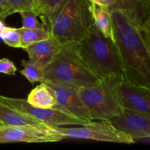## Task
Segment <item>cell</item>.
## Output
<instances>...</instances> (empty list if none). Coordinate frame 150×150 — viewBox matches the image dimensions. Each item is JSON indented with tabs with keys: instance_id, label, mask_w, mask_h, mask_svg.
I'll use <instances>...</instances> for the list:
<instances>
[{
	"instance_id": "6da1fadb",
	"label": "cell",
	"mask_w": 150,
	"mask_h": 150,
	"mask_svg": "<svg viewBox=\"0 0 150 150\" xmlns=\"http://www.w3.org/2000/svg\"><path fill=\"white\" fill-rule=\"evenodd\" d=\"M114 40L121 57L125 78L150 87V35L136 27L120 9H110Z\"/></svg>"
},
{
	"instance_id": "7a4b0ae2",
	"label": "cell",
	"mask_w": 150,
	"mask_h": 150,
	"mask_svg": "<svg viewBox=\"0 0 150 150\" xmlns=\"http://www.w3.org/2000/svg\"><path fill=\"white\" fill-rule=\"evenodd\" d=\"M79 53V42L63 44L43 69V82L76 88L93 86L100 81Z\"/></svg>"
},
{
	"instance_id": "3957f363",
	"label": "cell",
	"mask_w": 150,
	"mask_h": 150,
	"mask_svg": "<svg viewBox=\"0 0 150 150\" xmlns=\"http://www.w3.org/2000/svg\"><path fill=\"white\" fill-rule=\"evenodd\" d=\"M79 45L83 59L100 79L125 78L122 62L114 40L105 37L95 24Z\"/></svg>"
},
{
	"instance_id": "277c9868",
	"label": "cell",
	"mask_w": 150,
	"mask_h": 150,
	"mask_svg": "<svg viewBox=\"0 0 150 150\" xmlns=\"http://www.w3.org/2000/svg\"><path fill=\"white\" fill-rule=\"evenodd\" d=\"M89 0H68L51 20H42L44 26L63 45L79 42L94 24Z\"/></svg>"
},
{
	"instance_id": "5b68a950",
	"label": "cell",
	"mask_w": 150,
	"mask_h": 150,
	"mask_svg": "<svg viewBox=\"0 0 150 150\" xmlns=\"http://www.w3.org/2000/svg\"><path fill=\"white\" fill-rule=\"evenodd\" d=\"M123 79L105 78L96 84L79 89V93L92 120H109L123 111L114 85Z\"/></svg>"
},
{
	"instance_id": "8992f818",
	"label": "cell",
	"mask_w": 150,
	"mask_h": 150,
	"mask_svg": "<svg viewBox=\"0 0 150 150\" xmlns=\"http://www.w3.org/2000/svg\"><path fill=\"white\" fill-rule=\"evenodd\" d=\"M78 127L52 126L65 138L114 142L131 144L135 142L129 136L117 130L108 120H97Z\"/></svg>"
},
{
	"instance_id": "52a82bcc",
	"label": "cell",
	"mask_w": 150,
	"mask_h": 150,
	"mask_svg": "<svg viewBox=\"0 0 150 150\" xmlns=\"http://www.w3.org/2000/svg\"><path fill=\"white\" fill-rule=\"evenodd\" d=\"M64 139V136L52 126L46 124L0 127V144L13 142L46 143L59 142Z\"/></svg>"
},
{
	"instance_id": "ba28073f",
	"label": "cell",
	"mask_w": 150,
	"mask_h": 150,
	"mask_svg": "<svg viewBox=\"0 0 150 150\" xmlns=\"http://www.w3.org/2000/svg\"><path fill=\"white\" fill-rule=\"evenodd\" d=\"M0 101L48 125H81L88 123L55 108H42L35 107L29 104L26 101V99L9 98L0 95Z\"/></svg>"
},
{
	"instance_id": "9c48e42d",
	"label": "cell",
	"mask_w": 150,
	"mask_h": 150,
	"mask_svg": "<svg viewBox=\"0 0 150 150\" xmlns=\"http://www.w3.org/2000/svg\"><path fill=\"white\" fill-rule=\"evenodd\" d=\"M114 87L123 109L150 117V87L136 84L125 78L117 81Z\"/></svg>"
},
{
	"instance_id": "30bf717a",
	"label": "cell",
	"mask_w": 150,
	"mask_h": 150,
	"mask_svg": "<svg viewBox=\"0 0 150 150\" xmlns=\"http://www.w3.org/2000/svg\"><path fill=\"white\" fill-rule=\"evenodd\" d=\"M53 90L56 104L53 108L59 110L86 122L92 121L87 108L79 93V88L45 82Z\"/></svg>"
},
{
	"instance_id": "8fae6325",
	"label": "cell",
	"mask_w": 150,
	"mask_h": 150,
	"mask_svg": "<svg viewBox=\"0 0 150 150\" xmlns=\"http://www.w3.org/2000/svg\"><path fill=\"white\" fill-rule=\"evenodd\" d=\"M108 121L117 130L134 141L150 137V117L144 114L123 109L121 114L114 116Z\"/></svg>"
},
{
	"instance_id": "7c38bea8",
	"label": "cell",
	"mask_w": 150,
	"mask_h": 150,
	"mask_svg": "<svg viewBox=\"0 0 150 150\" xmlns=\"http://www.w3.org/2000/svg\"><path fill=\"white\" fill-rule=\"evenodd\" d=\"M109 8L122 10L136 27L150 35V0H117Z\"/></svg>"
},
{
	"instance_id": "4fadbf2b",
	"label": "cell",
	"mask_w": 150,
	"mask_h": 150,
	"mask_svg": "<svg viewBox=\"0 0 150 150\" xmlns=\"http://www.w3.org/2000/svg\"><path fill=\"white\" fill-rule=\"evenodd\" d=\"M62 44L51 35L47 39L28 45L23 49L29 55V60L42 68H45L59 51Z\"/></svg>"
},
{
	"instance_id": "5bb4252c",
	"label": "cell",
	"mask_w": 150,
	"mask_h": 150,
	"mask_svg": "<svg viewBox=\"0 0 150 150\" xmlns=\"http://www.w3.org/2000/svg\"><path fill=\"white\" fill-rule=\"evenodd\" d=\"M0 122L10 127L45 124L1 101H0Z\"/></svg>"
},
{
	"instance_id": "9a60e30c",
	"label": "cell",
	"mask_w": 150,
	"mask_h": 150,
	"mask_svg": "<svg viewBox=\"0 0 150 150\" xmlns=\"http://www.w3.org/2000/svg\"><path fill=\"white\" fill-rule=\"evenodd\" d=\"M26 101L38 108H51L56 104V97L52 89L45 82H41L31 91Z\"/></svg>"
},
{
	"instance_id": "2e32d148",
	"label": "cell",
	"mask_w": 150,
	"mask_h": 150,
	"mask_svg": "<svg viewBox=\"0 0 150 150\" xmlns=\"http://www.w3.org/2000/svg\"><path fill=\"white\" fill-rule=\"evenodd\" d=\"M91 10L95 26L105 37L114 40L111 13L109 7L92 4Z\"/></svg>"
},
{
	"instance_id": "e0dca14e",
	"label": "cell",
	"mask_w": 150,
	"mask_h": 150,
	"mask_svg": "<svg viewBox=\"0 0 150 150\" xmlns=\"http://www.w3.org/2000/svg\"><path fill=\"white\" fill-rule=\"evenodd\" d=\"M68 0H34L33 10L42 20L48 21L55 16Z\"/></svg>"
},
{
	"instance_id": "ac0fdd59",
	"label": "cell",
	"mask_w": 150,
	"mask_h": 150,
	"mask_svg": "<svg viewBox=\"0 0 150 150\" xmlns=\"http://www.w3.org/2000/svg\"><path fill=\"white\" fill-rule=\"evenodd\" d=\"M21 40V48H24L28 45L35 42L43 40L51 37V33L45 28L40 29H28V28H18Z\"/></svg>"
},
{
	"instance_id": "d6986e66",
	"label": "cell",
	"mask_w": 150,
	"mask_h": 150,
	"mask_svg": "<svg viewBox=\"0 0 150 150\" xmlns=\"http://www.w3.org/2000/svg\"><path fill=\"white\" fill-rule=\"evenodd\" d=\"M21 64L23 69L21 70L20 73L31 83L43 82V68L29 59L22 60Z\"/></svg>"
},
{
	"instance_id": "ffe728a7",
	"label": "cell",
	"mask_w": 150,
	"mask_h": 150,
	"mask_svg": "<svg viewBox=\"0 0 150 150\" xmlns=\"http://www.w3.org/2000/svg\"><path fill=\"white\" fill-rule=\"evenodd\" d=\"M34 0H6L5 7L0 19L4 21L8 16L23 10H33Z\"/></svg>"
},
{
	"instance_id": "44dd1931",
	"label": "cell",
	"mask_w": 150,
	"mask_h": 150,
	"mask_svg": "<svg viewBox=\"0 0 150 150\" xmlns=\"http://www.w3.org/2000/svg\"><path fill=\"white\" fill-rule=\"evenodd\" d=\"M0 38L8 46L13 48H21L20 34L16 28L5 26L0 35Z\"/></svg>"
},
{
	"instance_id": "7402d4cb",
	"label": "cell",
	"mask_w": 150,
	"mask_h": 150,
	"mask_svg": "<svg viewBox=\"0 0 150 150\" xmlns=\"http://www.w3.org/2000/svg\"><path fill=\"white\" fill-rule=\"evenodd\" d=\"M22 18L23 27L28 29H40L45 28L43 23H40L38 19V13L33 10H23L19 13Z\"/></svg>"
},
{
	"instance_id": "603a6c76",
	"label": "cell",
	"mask_w": 150,
	"mask_h": 150,
	"mask_svg": "<svg viewBox=\"0 0 150 150\" xmlns=\"http://www.w3.org/2000/svg\"><path fill=\"white\" fill-rule=\"evenodd\" d=\"M17 67L13 62L7 58L0 59V73L7 75V76H16Z\"/></svg>"
},
{
	"instance_id": "cb8c5ba5",
	"label": "cell",
	"mask_w": 150,
	"mask_h": 150,
	"mask_svg": "<svg viewBox=\"0 0 150 150\" xmlns=\"http://www.w3.org/2000/svg\"><path fill=\"white\" fill-rule=\"evenodd\" d=\"M92 4L99 6H105V7H111L116 4L117 0H89Z\"/></svg>"
},
{
	"instance_id": "d4e9b609",
	"label": "cell",
	"mask_w": 150,
	"mask_h": 150,
	"mask_svg": "<svg viewBox=\"0 0 150 150\" xmlns=\"http://www.w3.org/2000/svg\"><path fill=\"white\" fill-rule=\"evenodd\" d=\"M5 4L6 0H0V16H1L3 11H4V9L5 7Z\"/></svg>"
},
{
	"instance_id": "484cf974",
	"label": "cell",
	"mask_w": 150,
	"mask_h": 150,
	"mask_svg": "<svg viewBox=\"0 0 150 150\" xmlns=\"http://www.w3.org/2000/svg\"><path fill=\"white\" fill-rule=\"evenodd\" d=\"M5 24H4V23L3 22L2 20H1L0 19V35L1 34V32H2L3 29H4V28L5 27Z\"/></svg>"
},
{
	"instance_id": "4316f807",
	"label": "cell",
	"mask_w": 150,
	"mask_h": 150,
	"mask_svg": "<svg viewBox=\"0 0 150 150\" xmlns=\"http://www.w3.org/2000/svg\"><path fill=\"white\" fill-rule=\"evenodd\" d=\"M4 125H3L2 124V123H1V122H0V127H4Z\"/></svg>"
}]
</instances>
